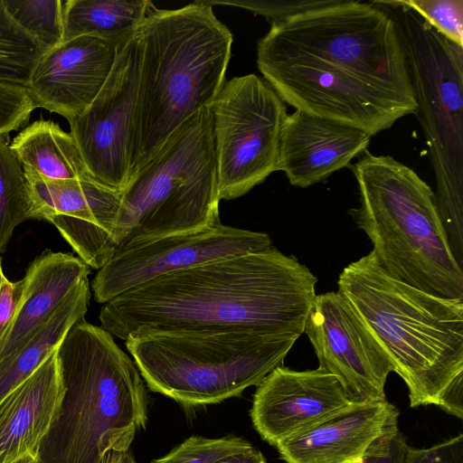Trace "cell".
I'll use <instances>...</instances> for the list:
<instances>
[{
	"instance_id": "cell-1",
	"label": "cell",
	"mask_w": 463,
	"mask_h": 463,
	"mask_svg": "<svg viewBox=\"0 0 463 463\" xmlns=\"http://www.w3.org/2000/svg\"><path fill=\"white\" fill-rule=\"evenodd\" d=\"M257 64L297 110L372 137L418 111L397 23L373 1L338 0L272 21L258 43Z\"/></svg>"
},
{
	"instance_id": "cell-2",
	"label": "cell",
	"mask_w": 463,
	"mask_h": 463,
	"mask_svg": "<svg viewBox=\"0 0 463 463\" xmlns=\"http://www.w3.org/2000/svg\"><path fill=\"white\" fill-rule=\"evenodd\" d=\"M317 282L306 265L271 247L161 276L105 303L99 318L124 341L233 331L300 336Z\"/></svg>"
},
{
	"instance_id": "cell-3",
	"label": "cell",
	"mask_w": 463,
	"mask_h": 463,
	"mask_svg": "<svg viewBox=\"0 0 463 463\" xmlns=\"http://www.w3.org/2000/svg\"><path fill=\"white\" fill-rule=\"evenodd\" d=\"M348 301L408 388L410 406L463 419V300L445 299L390 277L373 252L340 273Z\"/></svg>"
},
{
	"instance_id": "cell-4",
	"label": "cell",
	"mask_w": 463,
	"mask_h": 463,
	"mask_svg": "<svg viewBox=\"0 0 463 463\" xmlns=\"http://www.w3.org/2000/svg\"><path fill=\"white\" fill-rule=\"evenodd\" d=\"M140 66L130 177L221 90L232 34L208 2L151 7L138 29Z\"/></svg>"
},
{
	"instance_id": "cell-5",
	"label": "cell",
	"mask_w": 463,
	"mask_h": 463,
	"mask_svg": "<svg viewBox=\"0 0 463 463\" xmlns=\"http://www.w3.org/2000/svg\"><path fill=\"white\" fill-rule=\"evenodd\" d=\"M64 392L35 463H101L128 450L147 421V395L134 361L103 327L75 323L57 349Z\"/></svg>"
},
{
	"instance_id": "cell-6",
	"label": "cell",
	"mask_w": 463,
	"mask_h": 463,
	"mask_svg": "<svg viewBox=\"0 0 463 463\" xmlns=\"http://www.w3.org/2000/svg\"><path fill=\"white\" fill-rule=\"evenodd\" d=\"M351 169L359 206L349 213L383 269L428 294L463 300V269L449 250L430 185L394 157L367 150Z\"/></svg>"
},
{
	"instance_id": "cell-7",
	"label": "cell",
	"mask_w": 463,
	"mask_h": 463,
	"mask_svg": "<svg viewBox=\"0 0 463 463\" xmlns=\"http://www.w3.org/2000/svg\"><path fill=\"white\" fill-rule=\"evenodd\" d=\"M212 116L185 120L121 192L112 238L116 252L220 222ZM115 252V253H116Z\"/></svg>"
},
{
	"instance_id": "cell-8",
	"label": "cell",
	"mask_w": 463,
	"mask_h": 463,
	"mask_svg": "<svg viewBox=\"0 0 463 463\" xmlns=\"http://www.w3.org/2000/svg\"><path fill=\"white\" fill-rule=\"evenodd\" d=\"M410 75L434 170L436 209L449 250L463 263V47L435 31L396 1Z\"/></svg>"
},
{
	"instance_id": "cell-9",
	"label": "cell",
	"mask_w": 463,
	"mask_h": 463,
	"mask_svg": "<svg viewBox=\"0 0 463 463\" xmlns=\"http://www.w3.org/2000/svg\"><path fill=\"white\" fill-rule=\"evenodd\" d=\"M299 336L250 331L159 334L126 347L148 388L184 405L217 403L258 385Z\"/></svg>"
},
{
	"instance_id": "cell-10",
	"label": "cell",
	"mask_w": 463,
	"mask_h": 463,
	"mask_svg": "<svg viewBox=\"0 0 463 463\" xmlns=\"http://www.w3.org/2000/svg\"><path fill=\"white\" fill-rule=\"evenodd\" d=\"M221 200L236 199L276 171L285 102L256 74L234 77L210 106Z\"/></svg>"
},
{
	"instance_id": "cell-11",
	"label": "cell",
	"mask_w": 463,
	"mask_h": 463,
	"mask_svg": "<svg viewBox=\"0 0 463 463\" xmlns=\"http://www.w3.org/2000/svg\"><path fill=\"white\" fill-rule=\"evenodd\" d=\"M139 66L137 33L119 50L110 75L93 102L69 121L89 175L120 193L130 179Z\"/></svg>"
},
{
	"instance_id": "cell-12",
	"label": "cell",
	"mask_w": 463,
	"mask_h": 463,
	"mask_svg": "<svg viewBox=\"0 0 463 463\" xmlns=\"http://www.w3.org/2000/svg\"><path fill=\"white\" fill-rule=\"evenodd\" d=\"M271 247V240L265 232L220 222L199 231L165 236L118 251L98 270L90 286L95 300L105 304L165 274Z\"/></svg>"
},
{
	"instance_id": "cell-13",
	"label": "cell",
	"mask_w": 463,
	"mask_h": 463,
	"mask_svg": "<svg viewBox=\"0 0 463 463\" xmlns=\"http://www.w3.org/2000/svg\"><path fill=\"white\" fill-rule=\"evenodd\" d=\"M318 368L336 378L353 403L380 402L393 372L388 355L338 292L317 295L306 321Z\"/></svg>"
},
{
	"instance_id": "cell-14",
	"label": "cell",
	"mask_w": 463,
	"mask_h": 463,
	"mask_svg": "<svg viewBox=\"0 0 463 463\" xmlns=\"http://www.w3.org/2000/svg\"><path fill=\"white\" fill-rule=\"evenodd\" d=\"M23 168L31 220L51 222L85 264L101 269L116 252L112 232L121 193L90 176L51 180Z\"/></svg>"
},
{
	"instance_id": "cell-15",
	"label": "cell",
	"mask_w": 463,
	"mask_h": 463,
	"mask_svg": "<svg viewBox=\"0 0 463 463\" xmlns=\"http://www.w3.org/2000/svg\"><path fill=\"white\" fill-rule=\"evenodd\" d=\"M351 404L332 374L279 365L257 385L250 417L262 439L276 446Z\"/></svg>"
},
{
	"instance_id": "cell-16",
	"label": "cell",
	"mask_w": 463,
	"mask_h": 463,
	"mask_svg": "<svg viewBox=\"0 0 463 463\" xmlns=\"http://www.w3.org/2000/svg\"><path fill=\"white\" fill-rule=\"evenodd\" d=\"M119 49L103 40L80 36L47 51L35 64L27 89L36 108L68 122L96 99L114 67Z\"/></svg>"
},
{
	"instance_id": "cell-17",
	"label": "cell",
	"mask_w": 463,
	"mask_h": 463,
	"mask_svg": "<svg viewBox=\"0 0 463 463\" xmlns=\"http://www.w3.org/2000/svg\"><path fill=\"white\" fill-rule=\"evenodd\" d=\"M371 138L363 129L296 109L282 126L276 171L292 185L308 187L348 166Z\"/></svg>"
},
{
	"instance_id": "cell-18",
	"label": "cell",
	"mask_w": 463,
	"mask_h": 463,
	"mask_svg": "<svg viewBox=\"0 0 463 463\" xmlns=\"http://www.w3.org/2000/svg\"><path fill=\"white\" fill-rule=\"evenodd\" d=\"M398 417L387 400L353 403L275 447L286 463H356L375 440L399 429Z\"/></svg>"
},
{
	"instance_id": "cell-19",
	"label": "cell",
	"mask_w": 463,
	"mask_h": 463,
	"mask_svg": "<svg viewBox=\"0 0 463 463\" xmlns=\"http://www.w3.org/2000/svg\"><path fill=\"white\" fill-rule=\"evenodd\" d=\"M64 392L57 350L0 401V463L35 457Z\"/></svg>"
},
{
	"instance_id": "cell-20",
	"label": "cell",
	"mask_w": 463,
	"mask_h": 463,
	"mask_svg": "<svg viewBox=\"0 0 463 463\" xmlns=\"http://www.w3.org/2000/svg\"><path fill=\"white\" fill-rule=\"evenodd\" d=\"M89 274V266L71 253L46 250L37 256L24 277L14 282L18 299L0 340V359L21 346Z\"/></svg>"
},
{
	"instance_id": "cell-21",
	"label": "cell",
	"mask_w": 463,
	"mask_h": 463,
	"mask_svg": "<svg viewBox=\"0 0 463 463\" xmlns=\"http://www.w3.org/2000/svg\"><path fill=\"white\" fill-rule=\"evenodd\" d=\"M90 282H79L33 334L16 350L0 359V401L29 378L58 349L71 327L85 317Z\"/></svg>"
},
{
	"instance_id": "cell-22",
	"label": "cell",
	"mask_w": 463,
	"mask_h": 463,
	"mask_svg": "<svg viewBox=\"0 0 463 463\" xmlns=\"http://www.w3.org/2000/svg\"><path fill=\"white\" fill-rule=\"evenodd\" d=\"M152 6L148 0H65L61 43L91 36L120 50L137 34Z\"/></svg>"
},
{
	"instance_id": "cell-23",
	"label": "cell",
	"mask_w": 463,
	"mask_h": 463,
	"mask_svg": "<svg viewBox=\"0 0 463 463\" xmlns=\"http://www.w3.org/2000/svg\"><path fill=\"white\" fill-rule=\"evenodd\" d=\"M10 147L23 167L45 178L70 180L90 176L74 137L53 120H34L13 138Z\"/></svg>"
},
{
	"instance_id": "cell-24",
	"label": "cell",
	"mask_w": 463,
	"mask_h": 463,
	"mask_svg": "<svg viewBox=\"0 0 463 463\" xmlns=\"http://www.w3.org/2000/svg\"><path fill=\"white\" fill-rule=\"evenodd\" d=\"M9 135L0 136V254L14 229L31 220L30 197L23 165L10 147Z\"/></svg>"
},
{
	"instance_id": "cell-25",
	"label": "cell",
	"mask_w": 463,
	"mask_h": 463,
	"mask_svg": "<svg viewBox=\"0 0 463 463\" xmlns=\"http://www.w3.org/2000/svg\"><path fill=\"white\" fill-rule=\"evenodd\" d=\"M46 52L0 0V81L27 87L35 64Z\"/></svg>"
},
{
	"instance_id": "cell-26",
	"label": "cell",
	"mask_w": 463,
	"mask_h": 463,
	"mask_svg": "<svg viewBox=\"0 0 463 463\" xmlns=\"http://www.w3.org/2000/svg\"><path fill=\"white\" fill-rule=\"evenodd\" d=\"M6 10L47 51L62 42L61 0H4Z\"/></svg>"
},
{
	"instance_id": "cell-27",
	"label": "cell",
	"mask_w": 463,
	"mask_h": 463,
	"mask_svg": "<svg viewBox=\"0 0 463 463\" xmlns=\"http://www.w3.org/2000/svg\"><path fill=\"white\" fill-rule=\"evenodd\" d=\"M250 447L248 441L241 438L207 439L193 436L151 463H214Z\"/></svg>"
},
{
	"instance_id": "cell-28",
	"label": "cell",
	"mask_w": 463,
	"mask_h": 463,
	"mask_svg": "<svg viewBox=\"0 0 463 463\" xmlns=\"http://www.w3.org/2000/svg\"><path fill=\"white\" fill-rule=\"evenodd\" d=\"M396 2L413 11L445 38L463 47L462 0H402Z\"/></svg>"
},
{
	"instance_id": "cell-29",
	"label": "cell",
	"mask_w": 463,
	"mask_h": 463,
	"mask_svg": "<svg viewBox=\"0 0 463 463\" xmlns=\"http://www.w3.org/2000/svg\"><path fill=\"white\" fill-rule=\"evenodd\" d=\"M35 109L26 87L0 81V136L24 127Z\"/></svg>"
},
{
	"instance_id": "cell-30",
	"label": "cell",
	"mask_w": 463,
	"mask_h": 463,
	"mask_svg": "<svg viewBox=\"0 0 463 463\" xmlns=\"http://www.w3.org/2000/svg\"><path fill=\"white\" fill-rule=\"evenodd\" d=\"M338 0H288V1H253L241 4L244 8L254 11L272 21H282L335 4Z\"/></svg>"
},
{
	"instance_id": "cell-31",
	"label": "cell",
	"mask_w": 463,
	"mask_h": 463,
	"mask_svg": "<svg viewBox=\"0 0 463 463\" xmlns=\"http://www.w3.org/2000/svg\"><path fill=\"white\" fill-rule=\"evenodd\" d=\"M405 463H463V434L429 448L409 446Z\"/></svg>"
},
{
	"instance_id": "cell-32",
	"label": "cell",
	"mask_w": 463,
	"mask_h": 463,
	"mask_svg": "<svg viewBox=\"0 0 463 463\" xmlns=\"http://www.w3.org/2000/svg\"><path fill=\"white\" fill-rule=\"evenodd\" d=\"M408 447L398 429L375 440L356 463H405Z\"/></svg>"
},
{
	"instance_id": "cell-33",
	"label": "cell",
	"mask_w": 463,
	"mask_h": 463,
	"mask_svg": "<svg viewBox=\"0 0 463 463\" xmlns=\"http://www.w3.org/2000/svg\"><path fill=\"white\" fill-rule=\"evenodd\" d=\"M17 299L14 282L5 277L0 288V340L12 322Z\"/></svg>"
},
{
	"instance_id": "cell-34",
	"label": "cell",
	"mask_w": 463,
	"mask_h": 463,
	"mask_svg": "<svg viewBox=\"0 0 463 463\" xmlns=\"http://www.w3.org/2000/svg\"><path fill=\"white\" fill-rule=\"evenodd\" d=\"M214 463H266L262 453L252 446L246 450L223 457Z\"/></svg>"
},
{
	"instance_id": "cell-35",
	"label": "cell",
	"mask_w": 463,
	"mask_h": 463,
	"mask_svg": "<svg viewBox=\"0 0 463 463\" xmlns=\"http://www.w3.org/2000/svg\"><path fill=\"white\" fill-rule=\"evenodd\" d=\"M123 451H118L115 449L108 450L102 460L101 463H119L121 455Z\"/></svg>"
},
{
	"instance_id": "cell-36",
	"label": "cell",
	"mask_w": 463,
	"mask_h": 463,
	"mask_svg": "<svg viewBox=\"0 0 463 463\" xmlns=\"http://www.w3.org/2000/svg\"><path fill=\"white\" fill-rule=\"evenodd\" d=\"M119 463H136L132 454L128 451H123Z\"/></svg>"
},
{
	"instance_id": "cell-37",
	"label": "cell",
	"mask_w": 463,
	"mask_h": 463,
	"mask_svg": "<svg viewBox=\"0 0 463 463\" xmlns=\"http://www.w3.org/2000/svg\"><path fill=\"white\" fill-rule=\"evenodd\" d=\"M11 463H35V457L33 455H25Z\"/></svg>"
},
{
	"instance_id": "cell-38",
	"label": "cell",
	"mask_w": 463,
	"mask_h": 463,
	"mask_svg": "<svg viewBox=\"0 0 463 463\" xmlns=\"http://www.w3.org/2000/svg\"><path fill=\"white\" fill-rule=\"evenodd\" d=\"M5 276L4 275V272H3V269H2V260H1V257H0V288H1V285H2V282H3V279Z\"/></svg>"
}]
</instances>
